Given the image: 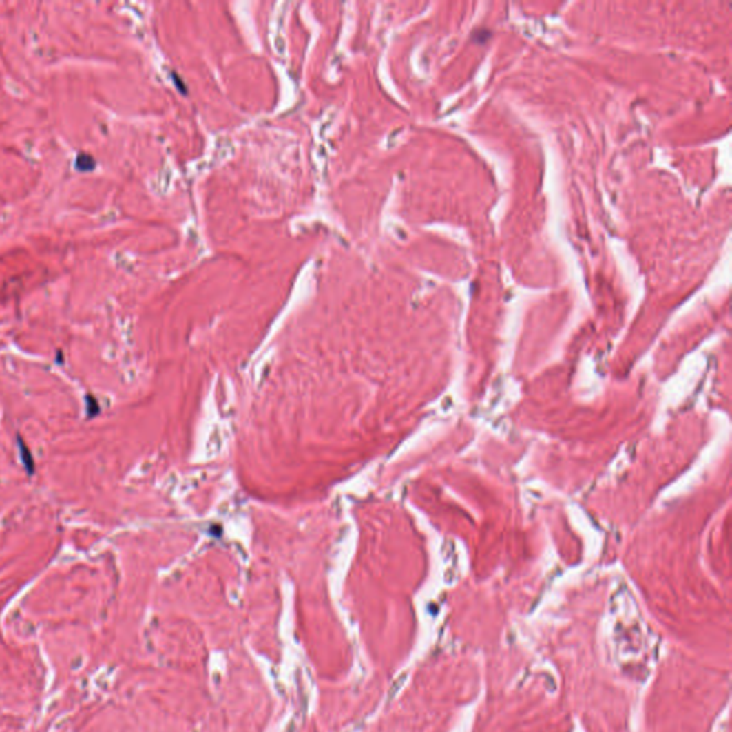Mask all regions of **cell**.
Returning <instances> with one entry per match:
<instances>
[{
  "label": "cell",
  "mask_w": 732,
  "mask_h": 732,
  "mask_svg": "<svg viewBox=\"0 0 732 732\" xmlns=\"http://www.w3.org/2000/svg\"><path fill=\"white\" fill-rule=\"evenodd\" d=\"M74 167H76L79 172H90L96 167V160L92 155L86 152H81L76 156V160H74Z\"/></svg>",
  "instance_id": "cell-1"
},
{
  "label": "cell",
  "mask_w": 732,
  "mask_h": 732,
  "mask_svg": "<svg viewBox=\"0 0 732 732\" xmlns=\"http://www.w3.org/2000/svg\"><path fill=\"white\" fill-rule=\"evenodd\" d=\"M86 410H87V417L89 418H93L95 415H98L99 410H101L98 401L93 397H90V395L86 397Z\"/></svg>",
  "instance_id": "cell-3"
},
{
  "label": "cell",
  "mask_w": 732,
  "mask_h": 732,
  "mask_svg": "<svg viewBox=\"0 0 732 732\" xmlns=\"http://www.w3.org/2000/svg\"><path fill=\"white\" fill-rule=\"evenodd\" d=\"M17 445H19V450H21V457H22V461H23L26 471H28L29 475H32L34 472V461H33L30 450H29L28 445L23 442V439L21 437H17Z\"/></svg>",
  "instance_id": "cell-2"
}]
</instances>
